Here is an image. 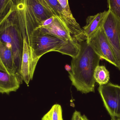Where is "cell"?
Wrapping results in <instances>:
<instances>
[{
    "mask_svg": "<svg viewBox=\"0 0 120 120\" xmlns=\"http://www.w3.org/2000/svg\"><path fill=\"white\" fill-rule=\"evenodd\" d=\"M80 49L71 61L72 70L68 72L72 85L83 94L95 92L94 75L101 58L95 53L87 41L80 42Z\"/></svg>",
    "mask_w": 120,
    "mask_h": 120,
    "instance_id": "1",
    "label": "cell"
},
{
    "mask_svg": "<svg viewBox=\"0 0 120 120\" xmlns=\"http://www.w3.org/2000/svg\"><path fill=\"white\" fill-rule=\"evenodd\" d=\"M26 41L31 52L32 77L38 61L46 53L55 51L69 56L73 58L76 57L80 51L79 42L77 43H68L55 37L43 34L36 28L32 32Z\"/></svg>",
    "mask_w": 120,
    "mask_h": 120,
    "instance_id": "2",
    "label": "cell"
},
{
    "mask_svg": "<svg viewBox=\"0 0 120 120\" xmlns=\"http://www.w3.org/2000/svg\"><path fill=\"white\" fill-rule=\"evenodd\" d=\"M0 42L5 44L12 51L17 73L20 75L24 40L12 9H11L5 17L0 22Z\"/></svg>",
    "mask_w": 120,
    "mask_h": 120,
    "instance_id": "3",
    "label": "cell"
},
{
    "mask_svg": "<svg viewBox=\"0 0 120 120\" xmlns=\"http://www.w3.org/2000/svg\"><path fill=\"white\" fill-rule=\"evenodd\" d=\"M86 41L101 60H105L118 68L115 53L102 27Z\"/></svg>",
    "mask_w": 120,
    "mask_h": 120,
    "instance_id": "4",
    "label": "cell"
},
{
    "mask_svg": "<svg viewBox=\"0 0 120 120\" xmlns=\"http://www.w3.org/2000/svg\"><path fill=\"white\" fill-rule=\"evenodd\" d=\"M104 106L111 117H120V85L109 82L98 89Z\"/></svg>",
    "mask_w": 120,
    "mask_h": 120,
    "instance_id": "5",
    "label": "cell"
},
{
    "mask_svg": "<svg viewBox=\"0 0 120 120\" xmlns=\"http://www.w3.org/2000/svg\"><path fill=\"white\" fill-rule=\"evenodd\" d=\"M102 27L113 50L120 70V20L108 10Z\"/></svg>",
    "mask_w": 120,
    "mask_h": 120,
    "instance_id": "6",
    "label": "cell"
},
{
    "mask_svg": "<svg viewBox=\"0 0 120 120\" xmlns=\"http://www.w3.org/2000/svg\"><path fill=\"white\" fill-rule=\"evenodd\" d=\"M36 29L43 34L55 37L68 43H79L73 36L66 23L56 15L54 16L53 20L50 24L44 26L38 27Z\"/></svg>",
    "mask_w": 120,
    "mask_h": 120,
    "instance_id": "7",
    "label": "cell"
},
{
    "mask_svg": "<svg viewBox=\"0 0 120 120\" xmlns=\"http://www.w3.org/2000/svg\"><path fill=\"white\" fill-rule=\"evenodd\" d=\"M53 10L56 15L60 18L67 25L72 35L79 42L81 41L83 29L80 27L74 18L70 17L61 6L57 0H45Z\"/></svg>",
    "mask_w": 120,
    "mask_h": 120,
    "instance_id": "8",
    "label": "cell"
},
{
    "mask_svg": "<svg viewBox=\"0 0 120 120\" xmlns=\"http://www.w3.org/2000/svg\"><path fill=\"white\" fill-rule=\"evenodd\" d=\"M19 78L22 79L17 73L11 74L0 71V92L3 94H9L12 92L16 91L20 86L21 82Z\"/></svg>",
    "mask_w": 120,
    "mask_h": 120,
    "instance_id": "9",
    "label": "cell"
},
{
    "mask_svg": "<svg viewBox=\"0 0 120 120\" xmlns=\"http://www.w3.org/2000/svg\"><path fill=\"white\" fill-rule=\"evenodd\" d=\"M108 13V11H104L87 17L86 25L82 28L83 41H86L102 27Z\"/></svg>",
    "mask_w": 120,
    "mask_h": 120,
    "instance_id": "10",
    "label": "cell"
},
{
    "mask_svg": "<svg viewBox=\"0 0 120 120\" xmlns=\"http://www.w3.org/2000/svg\"><path fill=\"white\" fill-rule=\"evenodd\" d=\"M0 70L11 74L17 73L12 51L5 44L0 42Z\"/></svg>",
    "mask_w": 120,
    "mask_h": 120,
    "instance_id": "11",
    "label": "cell"
},
{
    "mask_svg": "<svg viewBox=\"0 0 120 120\" xmlns=\"http://www.w3.org/2000/svg\"><path fill=\"white\" fill-rule=\"evenodd\" d=\"M23 40L24 45L20 75L22 80L29 85L30 82L33 78L31 70V52L26 39H24Z\"/></svg>",
    "mask_w": 120,
    "mask_h": 120,
    "instance_id": "12",
    "label": "cell"
},
{
    "mask_svg": "<svg viewBox=\"0 0 120 120\" xmlns=\"http://www.w3.org/2000/svg\"><path fill=\"white\" fill-rule=\"evenodd\" d=\"M96 82L99 85L106 84L109 82L110 72L103 65H98L96 68L94 75Z\"/></svg>",
    "mask_w": 120,
    "mask_h": 120,
    "instance_id": "13",
    "label": "cell"
},
{
    "mask_svg": "<svg viewBox=\"0 0 120 120\" xmlns=\"http://www.w3.org/2000/svg\"><path fill=\"white\" fill-rule=\"evenodd\" d=\"M41 120H63L61 105L55 104L42 118Z\"/></svg>",
    "mask_w": 120,
    "mask_h": 120,
    "instance_id": "14",
    "label": "cell"
},
{
    "mask_svg": "<svg viewBox=\"0 0 120 120\" xmlns=\"http://www.w3.org/2000/svg\"><path fill=\"white\" fill-rule=\"evenodd\" d=\"M12 0H0V22L9 13L11 8Z\"/></svg>",
    "mask_w": 120,
    "mask_h": 120,
    "instance_id": "15",
    "label": "cell"
},
{
    "mask_svg": "<svg viewBox=\"0 0 120 120\" xmlns=\"http://www.w3.org/2000/svg\"><path fill=\"white\" fill-rule=\"evenodd\" d=\"M109 10L120 20V0H107Z\"/></svg>",
    "mask_w": 120,
    "mask_h": 120,
    "instance_id": "16",
    "label": "cell"
},
{
    "mask_svg": "<svg viewBox=\"0 0 120 120\" xmlns=\"http://www.w3.org/2000/svg\"><path fill=\"white\" fill-rule=\"evenodd\" d=\"M63 10L70 17L74 18L69 6L68 0H57Z\"/></svg>",
    "mask_w": 120,
    "mask_h": 120,
    "instance_id": "17",
    "label": "cell"
},
{
    "mask_svg": "<svg viewBox=\"0 0 120 120\" xmlns=\"http://www.w3.org/2000/svg\"><path fill=\"white\" fill-rule=\"evenodd\" d=\"M71 120H89L85 115H82L81 112L75 111L73 113Z\"/></svg>",
    "mask_w": 120,
    "mask_h": 120,
    "instance_id": "18",
    "label": "cell"
},
{
    "mask_svg": "<svg viewBox=\"0 0 120 120\" xmlns=\"http://www.w3.org/2000/svg\"><path fill=\"white\" fill-rule=\"evenodd\" d=\"M65 69L68 72H70L72 70V67L71 66L68 65V64H66L65 66Z\"/></svg>",
    "mask_w": 120,
    "mask_h": 120,
    "instance_id": "19",
    "label": "cell"
},
{
    "mask_svg": "<svg viewBox=\"0 0 120 120\" xmlns=\"http://www.w3.org/2000/svg\"><path fill=\"white\" fill-rule=\"evenodd\" d=\"M111 120H120V118L115 117H112Z\"/></svg>",
    "mask_w": 120,
    "mask_h": 120,
    "instance_id": "20",
    "label": "cell"
}]
</instances>
